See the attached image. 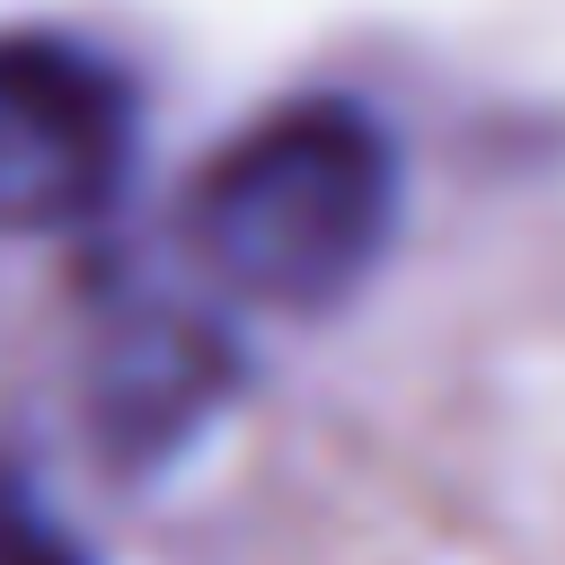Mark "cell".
<instances>
[{"label": "cell", "mask_w": 565, "mask_h": 565, "mask_svg": "<svg viewBox=\"0 0 565 565\" xmlns=\"http://www.w3.org/2000/svg\"><path fill=\"white\" fill-rule=\"evenodd\" d=\"M397 230V141L353 97H291L247 124L185 194L212 282L256 309L318 318L371 282Z\"/></svg>", "instance_id": "6da1fadb"}, {"label": "cell", "mask_w": 565, "mask_h": 565, "mask_svg": "<svg viewBox=\"0 0 565 565\" xmlns=\"http://www.w3.org/2000/svg\"><path fill=\"white\" fill-rule=\"evenodd\" d=\"M132 88L97 44L53 26L0 35V238L97 221L132 177Z\"/></svg>", "instance_id": "7a4b0ae2"}, {"label": "cell", "mask_w": 565, "mask_h": 565, "mask_svg": "<svg viewBox=\"0 0 565 565\" xmlns=\"http://www.w3.org/2000/svg\"><path fill=\"white\" fill-rule=\"evenodd\" d=\"M0 565H88V556L71 547V530H62L18 477H0Z\"/></svg>", "instance_id": "3957f363"}]
</instances>
